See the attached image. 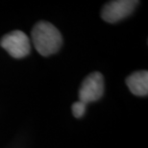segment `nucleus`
I'll return each instance as SVG.
<instances>
[{"label": "nucleus", "mask_w": 148, "mask_h": 148, "mask_svg": "<svg viewBox=\"0 0 148 148\" xmlns=\"http://www.w3.org/2000/svg\"><path fill=\"white\" fill-rule=\"evenodd\" d=\"M31 35L35 48L44 57L57 53L63 43V38L59 30L47 21L38 22Z\"/></svg>", "instance_id": "nucleus-1"}, {"label": "nucleus", "mask_w": 148, "mask_h": 148, "mask_svg": "<svg viewBox=\"0 0 148 148\" xmlns=\"http://www.w3.org/2000/svg\"><path fill=\"white\" fill-rule=\"evenodd\" d=\"M0 45L16 59L24 58L31 51L30 41L27 35L18 30L5 35L0 40Z\"/></svg>", "instance_id": "nucleus-2"}, {"label": "nucleus", "mask_w": 148, "mask_h": 148, "mask_svg": "<svg viewBox=\"0 0 148 148\" xmlns=\"http://www.w3.org/2000/svg\"><path fill=\"white\" fill-rule=\"evenodd\" d=\"M104 93V78L100 72H92L83 81L79 90V101L87 105L100 99Z\"/></svg>", "instance_id": "nucleus-3"}, {"label": "nucleus", "mask_w": 148, "mask_h": 148, "mask_svg": "<svg viewBox=\"0 0 148 148\" xmlns=\"http://www.w3.org/2000/svg\"><path fill=\"white\" fill-rule=\"evenodd\" d=\"M138 4L136 0H117L111 1L104 5L101 11V17L103 20L109 23H115L120 21L130 16Z\"/></svg>", "instance_id": "nucleus-4"}, {"label": "nucleus", "mask_w": 148, "mask_h": 148, "mask_svg": "<svg viewBox=\"0 0 148 148\" xmlns=\"http://www.w3.org/2000/svg\"><path fill=\"white\" fill-rule=\"evenodd\" d=\"M126 85L133 94L146 96L148 93V72L146 70H141L132 73L127 77Z\"/></svg>", "instance_id": "nucleus-5"}, {"label": "nucleus", "mask_w": 148, "mask_h": 148, "mask_svg": "<svg viewBox=\"0 0 148 148\" xmlns=\"http://www.w3.org/2000/svg\"><path fill=\"white\" fill-rule=\"evenodd\" d=\"M86 106H87V105L84 104V103L81 102V101L73 103V105H72V114H73L74 116H75L76 118L82 117L83 115L85 114Z\"/></svg>", "instance_id": "nucleus-6"}]
</instances>
